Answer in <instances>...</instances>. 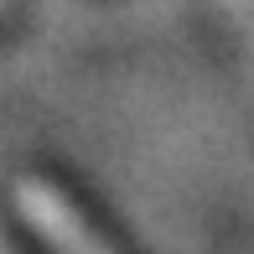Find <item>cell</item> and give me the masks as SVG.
I'll return each instance as SVG.
<instances>
[{
  "instance_id": "obj_1",
  "label": "cell",
  "mask_w": 254,
  "mask_h": 254,
  "mask_svg": "<svg viewBox=\"0 0 254 254\" xmlns=\"http://www.w3.org/2000/svg\"><path fill=\"white\" fill-rule=\"evenodd\" d=\"M16 213H21V223H26L52 254H114L99 239V228L42 177H21L16 182Z\"/></svg>"
}]
</instances>
